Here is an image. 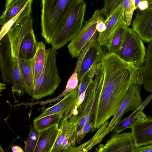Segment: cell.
Here are the masks:
<instances>
[{
	"mask_svg": "<svg viewBox=\"0 0 152 152\" xmlns=\"http://www.w3.org/2000/svg\"><path fill=\"white\" fill-rule=\"evenodd\" d=\"M40 132L37 130L33 126L31 129L29 137L25 144V152H34L40 135Z\"/></svg>",
	"mask_w": 152,
	"mask_h": 152,
	"instance_id": "29",
	"label": "cell"
},
{
	"mask_svg": "<svg viewBox=\"0 0 152 152\" xmlns=\"http://www.w3.org/2000/svg\"><path fill=\"white\" fill-rule=\"evenodd\" d=\"M103 15H102L99 17L96 26V30L99 33L104 32L106 28V24Z\"/></svg>",
	"mask_w": 152,
	"mask_h": 152,
	"instance_id": "32",
	"label": "cell"
},
{
	"mask_svg": "<svg viewBox=\"0 0 152 152\" xmlns=\"http://www.w3.org/2000/svg\"><path fill=\"white\" fill-rule=\"evenodd\" d=\"M80 65L79 63L76 64L75 71L68 81L65 89L59 96L53 99L39 102L37 103L43 105L58 101L62 97H64L68 93L76 89L78 87L79 83L78 73Z\"/></svg>",
	"mask_w": 152,
	"mask_h": 152,
	"instance_id": "23",
	"label": "cell"
},
{
	"mask_svg": "<svg viewBox=\"0 0 152 152\" xmlns=\"http://www.w3.org/2000/svg\"><path fill=\"white\" fill-rule=\"evenodd\" d=\"M133 152H152V144L135 147Z\"/></svg>",
	"mask_w": 152,
	"mask_h": 152,
	"instance_id": "34",
	"label": "cell"
},
{
	"mask_svg": "<svg viewBox=\"0 0 152 152\" xmlns=\"http://www.w3.org/2000/svg\"><path fill=\"white\" fill-rule=\"evenodd\" d=\"M36 52L31 60L34 86L43 70L46 59V50L45 44L42 41L37 42Z\"/></svg>",
	"mask_w": 152,
	"mask_h": 152,
	"instance_id": "19",
	"label": "cell"
},
{
	"mask_svg": "<svg viewBox=\"0 0 152 152\" xmlns=\"http://www.w3.org/2000/svg\"><path fill=\"white\" fill-rule=\"evenodd\" d=\"M103 125V126H104L105 129H104V130L106 128V127L107 125H106V124H103V125ZM104 130H103V131H104ZM95 135H94V137H95V139H96V141H97V142H98V143H99L97 141V140H96V136H95Z\"/></svg>",
	"mask_w": 152,
	"mask_h": 152,
	"instance_id": "41",
	"label": "cell"
},
{
	"mask_svg": "<svg viewBox=\"0 0 152 152\" xmlns=\"http://www.w3.org/2000/svg\"><path fill=\"white\" fill-rule=\"evenodd\" d=\"M33 20L31 15L16 22L7 34L10 41L13 57H18L20 44L23 38L33 29Z\"/></svg>",
	"mask_w": 152,
	"mask_h": 152,
	"instance_id": "9",
	"label": "cell"
},
{
	"mask_svg": "<svg viewBox=\"0 0 152 152\" xmlns=\"http://www.w3.org/2000/svg\"><path fill=\"white\" fill-rule=\"evenodd\" d=\"M102 63L92 66L79 83L77 100L80 94L86 89L91 82L94 80V76L102 66Z\"/></svg>",
	"mask_w": 152,
	"mask_h": 152,
	"instance_id": "27",
	"label": "cell"
},
{
	"mask_svg": "<svg viewBox=\"0 0 152 152\" xmlns=\"http://www.w3.org/2000/svg\"><path fill=\"white\" fill-rule=\"evenodd\" d=\"M103 82L96 87L89 121L93 131L98 129L117 113L128 89L135 82L136 68L121 59L115 53L105 54L102 61Z\"/></svg>",
	"mask_w": 152,
	"mask_h": 152,
	"instance_id": "1",
	"label": "cell"
},
{
	"mask_svg": "<svg viewBox=\"0 0 152 152\" xmlns=\"http://www.w3.org/2000/svg\"><path fill=\"white\" fill-rule=\"evenodd\" d=\"M12 150L13 152H23L22 149L18 146H14L12 147Z\"/></svg>",
	"mask_w": 152,
	"mask_h": 152,
	"instance_id": "37",
	"label": "cell"
},
{
	"mask_svg": "<svg viewBox=\"0 0 152 152\" xmlns=\"http://www.w3.org/2000/svg\"><path fill=\"white\" fill-rule=\"evenodd\" d=\"M124 20L122 4L119 6L105 20L106 28L99 33L96 40L102 46H106L115 31Z\"/></svg>",
	"mask_w": 152,
	"mask_h": 152,
	"instance_id": "15",
	"label": "cell"
},
{
	"mask_svg": "<svg viewBox=\"0 0 152 152\" xmlns=\"http://www.w3.org/2000/svg\"><path fill=\"white\" fill-rule=\"evenodd\" d=\"M78 91V86L74 90L68 93L59 102L46 109L40 115L34 120L56 114L62 115V118L67 117L75 102L77 100Z\"/></svg>",
	"mask_w": 152,
	"mask_h": 152,
	"instance_id": "14",
	"label": "cell"
},
{
	"mask_svg": "<svg viewBox=\"0 0 152 152\" xmlns=\"http://www.w3.org/2000/svg\"><path fill=\"white\" fill-rule=\"evenodd\" d=\"M148 7V2L146 0H142L139 4L138 7L141 11H142Z\"/></svg>",
	"mask_w": 152,
	"mask_h": 152,
	"instance_id": "35",
	"label": "cell"
},
{
	"mask_svg": "<svg viewBox=\"0 0 152 152\" xmlns=\"http://www.w3.org/2000/svg\"><path fill=\"white\" fill-rule=\"evenodd\" d=\"M132 26V29L144 42L148 43L152 41V5L137 12Z\"/></svg>",
	"mask_w": 152,
	"mask_h": 152,
	"instance_id": "10",
	"label": "cell"
},
{
	"mask_svg": "<svg viewBox=\"0 0 152 152\" xmlns=\"http://www.w3.org/2000/svg\"><path fill=\"white\" fill-rule=\"evenodd\" d=\"M148 43L146 51L145 64L143 71L142 84L146 91L152 93V41Z\"/></svg>",
	"mask_w": 152,
	"mask_h": 152,
	"instance_id": "21",
	"label": "cell"
},
{
	"mask_svg": "<svg viewBox=\"0 0 152 152\" xmlns=\"http://www.w3.org/2000/svg\"><path fill=\"white\" fill-rule=\"evenodd\" d=\"M145 53L142 40L132 28H129L121 48L116 54L123 61L138 68L145 62Z\"/></svg>",
	"mask_w": 152,
	"mask_h": 152,
	"instance_id": "5",
	"label": "cell"
},
{
	"mask_svg": "<svg viewBox=\"0 0 152 152\" xmlns=\"http://www.w3.org/2000/svg\"><path fill=\"white\" fill-rule=\"evenodd\" d=\"M131 129L136 147L152 144V117L141 121L135 120Z\"/></svg>",
	"mask_w": 152,
	"mask_h": 152,
	"instance_id": "13",
	"label": "cell"
},
{
	"mask_svg": "<svg viewBox=\"0 0 152 152\" xmlns=\"http://www.w3.org/2000/svg\"><path fill=\"white\" fill-rule=\"evenodd\" d=\"M144 66H141L138 70L136 77L135 83L138 84L142 85L143 82V71Z\"/></svg>",
	"mask_w": 152,
	"mask_h": 152,
	"instance_id": "33",
	"label": "cell"
},
{
	"mask_svg": "<svg viewBox=\"0 0 152 152\" xmlns=\"http://www.w3.org/2000/svg\"><path fill=\"white\" fill-rule=\"evenodd\" d=\"M11 84L12 92L19 96H23L25 91L21 77L18 60L17 59L13 61Z\"/></svg>",
	"mask_w": 152,
	"mask_h": 152,
	"instance_id": "25",
	"label": "cell"
},
{
	"mask_svg": "<svg viewBox=\"0 0 152 152\" xmlns=\"http://www.w3.org/2000/svg\"><path fill=\"white\" fill-rule=\"evenodd\" d=\"M148 2V6L152 5V0H146Z\"/></svg>",
	"mask_w": 152,
	"mask_h": 152,
	"instance_id": "40",
	"label": "cell"
},
{
	"mask_svg": "<svg viewBox=\"0 0 152 152\" xmlns=\"http://www.w3.org/2000/svg\"><path fill=\"white\" fill-rule=\"evenodd\" d=\"M102 15L101 10H95L91 18L85 22L84 25L71 40L67 48L72 57H78L83 48L93 37L97 31L96 26L99 18Z\"/></svg>",
	"mask_w": 152,
	"mask_h": 152,
	"instance_id": "7",
	"label": "cell"
},
{
	"mask_svg": "<svg viewBox=\"0 0 152 152\" xmlns=\"http://www.w3.org/2000/svg\"><path fill=\"white\" fill-rule=\"evenodd\" d=\"M80 0H41V34L46 42L50 44Z\"/></svg>",
	"mask_w": 152,
	"mask_h": 152,
	"instance_id": "2",
	"label": "cell"
},
{
	"mask_svg": "<svg viewBox=\"0 0 152 152\" xmlns=\"http://www.w3.org/2000/svg\"><path fill=\"white\" fill-rule=\"evenodd\" d=\"M56 50H46V57L42 72L34 86L33 99L38 100L52 94L61 82L56 61Z\"/></svg>",
	"mask_w": 152,
	"mask_h": 152,
	"instance_id": "3",
	"label": "cell"
},
{
	"mask_svg": "<svg viewBox=\"0 0 152 152\" xmlns=\"http://www.w3.org/2000/svg\"><path fill=\"white\" fill-rule=\"evenodd\" d=\"M37 46L33 29L25 36L22 41L19 51V58L31 60L36 52Z\"/></svg>",
	"mask_w": 152,
	"mask_h": 152,
	"instance_id": "17",
	"label": "cell"
},
{
	"mask_svg": "<svg viewBox=\"0 0 152 152\" xmlns=\"http://www.w3.org/2000/svg\"><path fill=\"white\" fill-rule=\"evenodd\" d=\"M129 28L123 20L114 31L106 46L108 52L116 53L120 50Z\"/></svg>",
	"mask_w": 152,
	"mask_h": 152,
	"instance_id": "20",
	"label": "cell"
},
{
	"mask_svg": "<svg viewBox=\"0 0 152 152\" xmlns=\"http://www.w3.org/2000/svg\"><path fill=\"white\" fill-rule=\"evenodd\" d=\"M17 0H7L5 6V9H6L15 1Z\"/></svg>",
	"mask_w": 152,
	"mask_h": 152,
	"instance_id": "38",
	"label": "cell"
},
{
	"mask_svg": "<svg viewBox=\"0 0 152 152\" xmlns=\"http://www.w3.org/2000/svg\"><path fill=\"white\" fill-rule=\"evenodd\" d=\"M29 0H17L6 9L0 18V24L3 26L17 15Z\"/></svg>",
	"mask_w": 152,
	"mask_h": 152,
	"instance_id": "24",
	"label": "cell"
},
{
	"mask_svg": "<svg viewBox=\"0 0 152 152\" xmlns=\"http://www.w3.org/2000/svg\"><path fill=\"white\" fill-rule=\"evenodd\" d=\"M18 64L25 92L32 97L34 90V83L31 60L19 58Z\"/></svg>",
	"mask_w": 152,
	"mask_h": 152,
	"instance_id": "18",
	"label": "cell"
},
{
	"mask_svg": "<svg viewBox=\"0 0 152 152\" xmlns=\"http://www.w3.org/2000/svg\"><path fill=\"white\" fill-rule=\"evenodd\" d=\"M104 54L102 46L95 39L87 50L83 58L78 73L79 83L92 66L102 63Z\"/></svg>",
	"mask_w": 152,
	"mask_h": 152,
	"instance_id": "12",
	"label": "cell"
},
{
	"mask_svg": "<svg viewBox=\"0 0 152 152\" xmlns=\"http://www.w3.org/2000/svg\"></svg>",
	"mask_w": 152,
	"mask_h": 152,
	"instance_id": "43",
	"label": "cell"
},
{
	"mask_svg": "<svg viewBox=\"0 0 152 152\" xmlns=\"http://www.w3.org/2000/svg\"><path fill=\"white\" fill-rule=\"evenodd\" d=\"M62 116L61 114H53L34 120L33 126L37 131H43L53 126L58 125Z\"/></svg>",
	"mask_w": 152,
	"mask_h": 152,
	"instance_id": "26",
	"label": "cell"
},
{
	"mask_svg": "<svg viewBox=\"0 0 152 152\" xmlns=\"http://www.w3.org/2000/svg\"><path fill=\"white\" fill-rule=\"evenodd\" d=\"M141 85L136 84L135 82L130 85L126 96L118 112L113 116L105 130L100 133L99 139L100 141H102L107 135L113 131L125 113L129 111L135 110L142 103L140 95Z\"/></svg>",
	"mask_w": 152,
	"mask_h": 152,
	"instance_id": "6",
	"label": "cell"
},
{
	"mask_svg": "<svg viewBox=\"0 0 152 152\" xmlns=\"http://www.w3.org/2000/svg\"><path fill=\"white\" fill-rule=\"evenodd\" d=\"M131 132L113 133L104 145L96 148L98 152H133L135 148Z\"/></svg>",
	"mask_w": 152,
	"mask_h": 152,
	"instance_id": "8",
	"label": "cell"
},
{
	"mask_svg": "<svg viewBox=\"0 0 152 152\" xmlns=\"http://www.w3.org/2000/svg\"><path fill=\"white\" fill-rule=\"evenodd\" d=\"M86 9V3L81 0L61 29L53 36L50 43L52 48L56 50L60 49L75 37L82 27Z\"/></svg>",
	"mask_w": 152,
	"mask_h": 152,
	"instance_id": "4",
	"label": "cell"
},
{
	"mask_svg": "<svg viewBox=\"0 0 152 152\" xmlns=\"http://www.w3.org/2000/svg\"><path fill=\"white\" fill-rule=\"evenodd\" d=\"M106 127H107V126H106ZM104 130H105V129H104Z\"/></svg>",
	"mask_w": 152,
	"mask_h": 152,
	"instance_id": "42",
	"label": "cell"
},
{
	"mask_svg": "<svg viewBox=\"0 0 152 152\" xmlns=\"http://www.w3.org/2000/svg\"><path fill=\"white\" fill-rule=\"evenodd\" d=\"M152 99V94L148 96L144 101L142 102V104L140 106V107H142L143 108L148 104L151 100Z\"/></svg>",
	"mask_w": 152,
	"mask_h": 152,
	"instance_id": "36",
	"label": "cell"
},
{
	"mask_svg": "<svg viewBox=\"0 0 152 152\" xmlns=\"http://www.w3.org/2000/svg\"><path fill=\"white\" fill-rule=\"evenodd\" d=\"M123 0H104V6L101 9L106 18L122 3Z\"/></svg>",
	"mask_w": 152,
	"mask_h": 152,
	"instance_id": "31",
	"label": "cell"
},
{
	"mask_svg": "<svg viewBox=\"0 0 152 152\" xmlns=\"http://www.w3.org/2000/svg\"><path fill=\"white\" fill-rule=\"evenodd\" d=\"M124 12V21L126 25L129 26L135 9V0H123L122 3Z\"/></svg>",
	"mask_w": 152,
	"mask_h": 152,
	"instance_id": "30",
	"label": "cell"
},
{
	"mask_svg": "<svg viewBox=\"0 0 152 152\" xmlns=\"http://www.w3.org/2000/svg\"><path fill=\"white\" fill-rule=\"evenodd\" d=\"M144 108L139 107L134 111L128 117L121 121L115 127L113 133H119L124 130L127 129H131L135 119L137 118L139 113L142 111Z\"/></svg>",
	"mask_w": 152,
	"mask_h": 152,
	"instance_id": "28",
	"label": "cell"
},
{
	"mask_svg": "<svg viewBox=\"0 0 152 152\" xmlns=\"http://www.w3.org/2000/svg\"><path fill=\"white\" fill-rule=\"evenodd\" d=\"M141 1V0H135V9L136 10L138 7V6Z\"/></svg>",
	"mask_w": 152,
	"mask_h": 152,
	"instance_id": "39",
	"label": "cell"
},
{
	"mask_svg": "<svg viewBox=\"0 0 152 152\" xmlns=\"http://www.w3.org/2000/svg\"><path fill=\"white\" fill-rule=\"evenodd\" d=\"M59 131L58 125L40 131L34 152H51Z\"/></svg>",
	"mask_w": 152,
	"mask_h": 152,
	"instance_id": "16",
	"label": "cell"
},
{
	"mask_svg": "<svg viewBox=\"0 0 152 152\" xmlns=\"http://www.w3.org/2000/svg\"><path fill=\"white\" fill-rule=\"evenodd\" d=\"M0 64L3 83L11 84L13 58L10 41L7 34L0 40Z\"/></svg>",
	"mask_w": 152,
	"mask_h": 152,
	"instance_id": "11",
	"label": "cell"
},
{
	"mask_svg": "<svg viewBox=\"0 0 152 152\" xmlns=\"http://www.w3.org/2000/svg\"><path fill=\"white\" fill-rule=\"evenodd\" d=\"M32 1L33 0H29L17 15L2 26L0 32V40L7 34L10 28L16 21L31 15Z\"/></svg>",
	"mask_w": 152,
	"mask_h": 152,
	"instance_id": "22",
	"label": "cell"
}]
</instances>
